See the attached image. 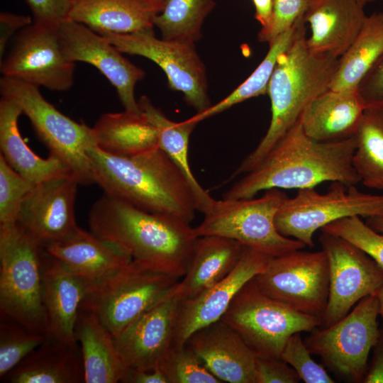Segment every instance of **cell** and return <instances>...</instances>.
Instances as JSON below:
<instances>
[{"instance_id": "1", "label": "cell", "mask_w": 383, "mask_h": 383, "mask_svg": "<svg viewBox=\"0 0 383 383\" xmlns=\"http://www.w3.org/2000/svg\"><path fill=\"white\" fill-rule=\"evenodd\" d=\"M356 145L355 135L335 142L316 141L298 121L255 168L233 184L223 199H250L274 188H314L324 182L356 185L360 182L353 165Z\"/></svg>"}, {"instance_id": "2", "label": "cell", "mask_w": 383, "mask_h": 383, "mask_svg": "<svg viewBox=\"0 0 383 383\" xmlns=\"http://www.w3.org/2000/svg\"><path fill=\"white\" fill-rule=\"evenodd\" d=\"M91 231L126 250L133 260L179 278L184 276L199 237L190 223L148 212L104 194L88 216Z\"/></svg>"}, {"instance_id": "3", "label": "cell", "mask_w": 383, "mask_h": 383, "mask_svg": "<svg viewBox=\"0 0 383 383\" xmlns=\"http://www.w3.org/2000/svg\"><path fill=\"white\" fill-rule=\"evenodd\" d=\"M95 183L109 196L142 210L191 222L196 210L191 186L180 169L160 148L137 155L87 150Z\"/></svg>"}, {"instance_id": "4", "label": "cell", "mask_w": 383, "mask_h": 383, "mask_svg": "<svg viewBox=\"0 0 383 383\" xmlns=\"http://www.w3.org/2000/svg\"><path fill=\"white\" fill-rule=\"evenodd\" d=\"M338 63V58L309 48L301 26L291 45L279 57L268 84L272 112L269 128L233 177L255 168L299 121L309 104L329 89Z\"/></svg>"}, {"instance_id": "5", "label": "cell", "mask_w": 383, "mask_h": 383, "mask_svg": "<svg viewBox=\"0 0 383 383\" xmlns=\"http://www.w3.org/2000/svg\"><path fill=\"white\" fill-rule=\"evenodd\" d=\"M43 245L18 223L0 225V317L48 335Z\"/></svg>"}, {"instance_id": "6", "label": "cell", "mask_w": 383, "mask_h": 383, "mask_svg": "<svg viewBox=\"0 0 383 383\" xmlns=\"http://www.w3.org/2000/svg\"><path fill=\"white\" fill-rule=\"evenodd\" d=\"M181 278L132 260L93 282L79 309L94 313L114 338L172 293Z\"/></svg>"}, {"instance_id": "7", "label": "cell", "mask_w": 383, "mask_h": 383, "mask_svg": "<svg viewBox=\"0 0 383 383\" xmlns=\"http://www.w3.org/2000/svg\"><path fill=\"white\" fill-rule=\"evenodd\" d=\"M0 91L1 97L17 104L28 118L49 155L62 161L79 184L95 183L87 153L90 146L96 145L92 128L62 113L33 84L2 76Z\"/></svg>"}, {"instance_id": "8", "label": "cell", "mask_w": 383, "mask_h": 383, "mask_svg": "<svg viewBox=\"0 0 383 383\" xmlns=\"http://www.w3.org/2000/svg\"><path fill=\"white\" fill-rule=\"evenodd\" d=\"M288 196L280 189L265 191L259 198L215 199L201 223L194 228L197 237L218 235L235 240L246 248L270 257L301 250V241L280 234L274 218Z\"/></svg>"}, {"instance_id": "9", "label": "cell", "mask_w": 383, "mask_h": 383, "mask_svg": "<svg viewBox=\"0 0 383 383\" xmlns=\"http://www.w3.org/2000/svg\"><path fill=\"white\" fill-rule=\"evenodd\" d=\"M254 277L237 293L221 319L239 335L256 357L280 358L293 333L310 332L321 326V319L270 297L260 289Z\"/></svg>"}, {"instance_id": "10", "label": "cell", "mask_w": 383, "mask_h": 383, "mask_svg": "<svg viewBox=\"0 0 383 383\" xmlns=\"http://www.w3.org/2000/svg\"><path fill=\"white\" fill-rule=\"evenodd\" d=\"M382 215L383 194H367L356 185L332 182L325 194H319L313 188L298 189L294 197L284 201L274 223L282 235L312 248L314 233L335 221L353 216L369 218Z\"/></svg>"}, {"instance_id": "11", "label": "cell", "mask_w": 383, "mask_h": 383, "mask_svg": "<svg viewBox=\"0 0 383 383\" xmlns=\"http://www.w3.org/2000/svg\"><path fill=\"white\" fill-rule=\"evenodd\" d=\"M379 315L377 294L368 295L334 324L310 331L304 341L330 370L350 382H362L379 335Z\"/></svg>"}, {"instance_id": "12", "label": "cell", "mask_w": 383, "mask_h": 383, "mask_svg": "<svg viewBox=\"0 0 383 383\" xmlns=\"http://www.w3.org/2000/svg\"><path fill=\"white\" fill-rule=\"evenodd\" d=\"M254 279L270 297L321 319L330 287L328 260L323 250H296L272 257L265 270Z\"/></svg>"}, {"instance_id": "13", "label": "cell", "mask_w": 383, "mask_h": 383, "mask_svg": "<svg viewBox=\"0 0 383 383\" xmlns=\"http://www.w3.org/2000/svg\"><path fill=\"white\" fill-rule=\"evenodd\" d=\"M123 53L149 59L165 73L169 87L180 91L196 113L211 106L205 66L194 43L155 37L153 29L101 35Z\"/></svg>"}, {"instance_id": "14", "label": "cell", "mask_w": 383, "mask_h": 383, "mask_svg": "<svg viewBox=\"0 0 383 383\" xmlns=\"http://www.w3.org/2000/svg\"><path fill=\"white\" fill-rule=\"evenodd\" d=\"M319 242L329 265V296L319 327H328L347 315L364 297L383 286V270L349 241L321 231Z\"/></svg>"}, {"instance_id": "15", "label": "cell", "mask_w": 383, "mask_h": 383, "mask_svg": "<svg viewBox=\"0 0 383 383\" xmlns=\"http://www.w3.org/2000/svg\"><path fill=\"white\" fill-rule=\"evenodd\" d=\"M58 23L34 21L22 29L1 61L2 76L53 91L70 89L75 62L68 60L62 51Z\"/></svg>"}, {"instance_id": "16", "label": "cell", "mask_w": 383, "mask_h": 383, "mask_svg": "<svg viewBox=\"0 0 383 383\" xmlns=\"http://www.w3.org/2000/svg\"><path fill=\"white\" fill-rule=\"evenodd\" d=\"M60 45L65 57L95 67L116 90L125 110L140 113L135 97L136 83L145 72L128 61L106 38L87 26L66 18L57 26Z\"/></svg>"}, {"instance_id": "17", "label": "cell", "mask_w": 383, "mask_h": 383, "mask_svg": "<svg viewBox=\"0 0 383 383\" xmlns=\"http://www.w3.org/2000/svg\"><path fill=\"white\" fill-rule=\"evenodd\" d=\"M179 300L178 296L170 294L113 338L127 367L148 370L159 367L174 346Z\"/></svg>"}, {"instance_id": "18", "label": "cell", "mask_w": 383, "mask_h": 383, "mask_svg": "<svg viewBox=\"0 0 383 383\" xmlns=\"http://www.w3.org/2000/svg\"><path fill=\"white\" fill-rule=\"evenodd\" d=\"M272 257L245 247L238 263L228 276L194 298L180 299L174 346L184 345L194 331L220 320L240 289L264 271Z\"/></svg>"}, {"instance_id": "19", "label": "cell", "mask_w": 383, "mask_h": 383, "mask_svg": "<svg viewBox=\"0 0 383 383\" xmlns=\"http://www.w3.org/2000/svg\"><path fill=\"white\" fill-rule=\"evenodd\" d=\"M78 182L72 176L35 184L26 195L18 223L42 245L62 240L78 226L74 201Z\"/></svg>"}, {"instance_id": "20", "label": "cell", "mask_w": 383, "mask_h": 383, "mask_svg": "<svg viewBox=\"0 0 383 383\" xmlns=\"http://www.w3.org/2000/svg\"><path fill=\"white\" fill-rule=\"evenodd\" d=\"M185 344L221 382L255 383L256 356L221 319L194 331Z\"/></svg>"}, {"instance_id": "21", "label": "cell", "mask_w": 383, "mask_h": 383, "mask_svg": "<svg viewBox=\"0 0 383 383\" xmlns=\"http://www.w3.org/2000/svg\"><path fill=\"white\" fill-rule=\"evenodd\" d=\"M42 272L48 334L64 341L77 343L76 321L81 303L93 282L70 270L44 248Z\"/></svg>"}, {"instance_id": "22", "label": "cell", "mask_w": 383, "mask_h": 383, "mask_svg": "<svg viewBox=\"0 0 383 383\" xmlns=\"http://www.w3.org/2000/svg\"><path fill=\"white\" fill-rule=\"evenodd\" d=\"M360 0H309L304 21L311 35L309 48L339 58L353 43L367 16Z\"/></svg>"}, {"instance_id": "23", "label": "cell", "mask_w": 383, "mask_h": 383, "mask_svg": "<svg viewBox=\"0 0 383 383\" xmlns=\"http://www.w3.org/2000/svg\"><path fill=\"white\" fill-rule=\"evenodd\" d=\"M43 248L70 270L91 282L112 274L133 260L118 245L79 227Z\"/></svg>"}, {"instance_id": "24", "label": "cell", "mask_w": 383, "mask_h": 383, "mask_svg": "<svg viewBox=\"0 0 383 383\" xmlns=\"http://www.w3.org/2000/svg\"><path fill=\"white\" fill-rule=\"evenodd\" d=\"M365 109L357 91L328 89L309 104L299 121L316 141H340L355 135Z\"/></svg>"}, {"instance_id": "25", "label": "cell", "mask_w": 383, "mask_h": 383, "mask_svg": "<svg viewBox=\"0 0 383 383\" xmlns=\"http://www.w3.org/2000/svg\"><path fill=\"white\" fill-rule=\"evenodd\" d=\"M162 6L150 0H72L67 18L99 35L153 29Z\"/></svg>"}, {"instance_id": "26", "label": "cell", "mask_w": 383, "mask_h": 383, "mask_svg": "<svg viewBox=\"0 0 383 383\" xmlns=\"http://www.w3.org/2000/svg\"><path fill=\"white\" fill-rule=\"evenodd\" d=\"M1 380L10 383L84 382L79 343L48 334L43 343Z\"/></svg>"}, {"instance_id": "27", "label": "cell", "mask_w": 383, "mask_h": 383, "mask_svg": "<svg viewBox=\"0 0 383 383\" xmlns=\"http://www.w3.org/2000/svg\"><path fill=\"white\" fill-rule=\"evenodd\" d=\"M245 246L218 235L199 237L186 274L172 292L180 299H192L228 276L238 263Z\"/></svg>"}, {"instance_id": "28", "label": "cell", "mask_w": 383, "mask_h": 383, "mask_svg": "<svg viewBox=\"0 0 383 383\" xmlns=\"http://www.w3.org/2000/svg\"><path fill=\"white\" fill-rule=\"evenodd\" d=\"M21 113L17 104L1 98L0 154L9 165L33 184L60 177H73L70 169L60 160L51 155L48 158L40 157L30 149L18 127Z\"/></svg>"}, {"instance_id": "29", "label": "cell", "mask_w": 383, "mask_h": 383, "mask_svg": "<svg viewBox=\"0 0 383 383\" xmlns=\"http://www.w3.org/2000/svg\"><path fill=\"white\" fill-rule=\"evenodd\" d=\"M74 335L81 350L84 383L121 382L127 367L116 350L113 337L97 316L79 309Z\"/></svg>"}, {"instance_id": "30", "label": "cell", "mask_w": 383, "mask_h": 383, "mask_svg": "<svg viewBox=\"0 0 383 383\" xmlns=\"http://www.w3.org/2000/svg\"><path fill=\"white\" fill-rule=\"evenodd\" d=\"M92 128L96 145L109 154L129 156L159 148L155 128L142 111L104 113Z\"/></svg>"}, {"instance_id": "31", "label": "cell", "mask_w": 383, "mask_h": 383, "mask_svg": "<svg viewBox=\"0 0 383 383\" xmlns=\"http://www.w3.org/2000/svg\"><path fill=\"white\" fill-rule=\"evenodd\" d=\"M138 104L140 111L155 128L158 147L183 172L194 195L196 210L204 214L215 199L198 182L188 160L189 137L197 123L188 119L182 122L171 121L146 96H142Z\"/></svg>"}, {"instance_id": "32", "label": "cell", "mask_w": 383, "mask_h": 383, "mask_svg": "<svg viewBox=\"0 0 383 383\" xmlns=\"http://www.w3.org/2000/svg\"><path fill=\"white\" fill-rule=\"evenodd\" d=\"M383 52V13L367 16L358 35L338 58L329 89L357 91L369 70Z\"/></svg>"}, {"instance_id": "33", "label": "cell", "mask_w": 383, "mask_h": 383, "mask_svg": "<svg viewBox=\"0 0 383 383\" xmlns=\"http://www.w3.org/2000/svg\"><path fill=\"white\" fill-rule=\"evenodd\" d=\"M304 23V20H301L292 28L278 35L269 43L270 48L263 60L242 84L223 99L204 111L196 113L188 120L198 123L247 99L267 94L279 57L289 48L299 29Z\"/></svg>"}, {"instance_id": "34", "label": "cell", "mask_w": 383, "mask_h": 383, "mask_svg": "<svg viewBox=\"0 0 383 383\" xmlns=\"http://www.w3.org/2000/svg\"><path fill=\"white\" fill-rule=\"evenodd\" d=\"M355 138L353 165L360 182L383 190V109H365Z\"/></svg>"}, {"instance_id": "35", "label": "cell", "mask_w": 383, "mask_h": 383, "mask_svg": "<svg viewBox=\"0 0 383 383\" xmlns=\"http://www.w3.org/2000/svg\"><path fill=\"white\" fill-rule=\"evenodd\" d=\"M215 5L214 0H164L154 26L163 39L195 43L201 38L204 21Z\"/></svg>"}, {"instance_id": "36", "label": "cell", "mask_w": 383, "mask_h": 383, "mask_svg": "<svg viewBox=\"0 0 383 383\" xmlns=\"http://www.w3.org/2000/svg\"><path fill=\"white\" fill-rule=\"evenodd\" d=\"M46 335L30 331L15 321L1 318V379L39 347Z\"/></svg>"}, {"instance_id": "37", "label": "cell", "mask_w": 383, "mask_h": 383, "mask_svg": "<svg viewBox=\"0 0 383 383\" xmlns=\"http://www.w3.org/2000/svg\"><path fill=\"white\" fill-rule=\"evenodd\" d=\"M159 367L169 383H221L186 344L174 346Z\"/></svg>"}, {"instance_id": "38", "label": "cell", "mask_w": 383, "mask_h": 383, "mask_svg": "<svg viewBox=\"0 0 383 383\" xmlns=\"http://www.w3.org/2000/svg\"><path fill=\"white\" fill-rule=\"evenodd\" d=\"M339 236L369 255L383 270V233H379L353 216L335 221L321 229Z\"/></svg>"}, {"instance_id": "39", "label": "cell", "mask_w": 383, "mask_h": 383, "mask_svg": "<svg viewBox=\"0 0 383 383\" xmlns=\"http://www.w3.org/2000/svg\"><path fill=\"white\" fill-rule=\"evenodd\" d=\"M33 186L0 154V225L18 223L22 202Z\"/></svg>"}, {"instance_id": "40", "label": "cell", "mask_w": 383, "mask_h": 383, "mask_svg": "<svg viewBox=\"0 0 383 383\" xmlns=\"http://www.w3.org/2000/svg\"><path fill=\"white\" fill-rule=\"evenodd\" d=\"M311 355L301 332H296L287 340L280 358L291 365L306 383L335 382L325 368L315 362Z\"/></svg>"}, {"instance_id": "41", "label": "cell", "mask_w": 383, "mask_h": 383, "mask_svg": "<svg viewBox=\"0 0 383 383\" xmlns=\"http://www.w3.org/2000/svg\"><path fill=\"white\" fill-rule=\"evenodd\" d=\"M308 2L309 0H273L270 21L267 27L260 29L259 41L270 43L304 19Z\"/></svg>"}, {"instance_id": "42", "label": "cell", "mask_w": 383, "mask_h": 383, "mask_svg": "<svg viewBox=\"0 0 383 383\" xmlns=\"http://www.w3.org/2000/svg\"><path fill=\"white\" fill-rule=\"evenodd\" d=\"M295 370L281 358L256 357L255 383H298Z\"/></svg>"}, {"instance_id": "43", "label": "cell", "mask_w": 383, "mask_h": 383, "mask_svg": "<svg viewBox=\"0 0 383 383\" xmlns=\"http://www.w3.org/2000/svg\"><path fill=\"white\" fill-rule=\"evenodd\" d=\"M357 91L365 108L383 109V52L362 79Z\"/></svg>"}, {"instance_id": "44", "label": "cell", "mask_w": 383, "mask_h": 383, "mask_svg": "<svg viewBox=\"0 0 383 383\" xmlns=\"http://www.w3.org/2000/svg\"><path fill=\"white\" fill-rule=\"evenodd\" d=\"M35 21L57 24L67 18L72 0H25Z\"/></svg>"}, {"instance_id": "45", "label": "cell", "mask_w": 383, "mask_h": 383, "mask_svg": "<svg viewBox=\"0 0 383 383\" xmlns=\"http://www.w3.org/2000/svg\"><path fill=\"white\" fill-rule=\"evenodd\" d=\"M32 23L30 16L8 11L0 13V61L2 60L11 38L16 31H21Z\"/></svg>"}, {"instance_id": "46", "label": "cell", "mask_w": 383, "mask_h": 383, "mask_svg": "<svg viewBox=\"0 0 383 383\" xmlns=\"http://www.w3.org/2000/svg\"><path fill=\"white\" fill-rule=\"evenodd\" d=\"M363 383H383V326L379 328Z\"/></svg>"}, {"instance_id": "47", "label": "cell", "mask_w": 383, "mask_h": 383, "mask_svg": "<svg viewBox=\"0 0 383 383\" xmlns=\"http://www.w3.org/2000/svg\"><path fill=\"white\" fill-rule=\"evenodd\" d=\"M121 382L126 383H169L160 367L143 370L126 367Z\"/></svg>"}, {"instance_id": "48", "label": "cell", "mask_w": 383, "mask_h": 383, "mask_svg": "<svg viewBox=\"0 0 383 383\" xmlns=\"http://www.w3.org/2000/svg\"><path fill=\"white\" fill-rule=\"evenodd\" d=\"M255 7V18L260 23L261 28L267 27L270 21L273 0H252Z\"/></svg>"}, {"instance_id": "49", "label": "cell", "mask_w": 383, "mask_h": 383, "mask_svg": "<svg viewBox=\"0 0 383 383\" xmlns=\"http://www.w3.org/2000/svg\"><path fill=\"white\" fill-rule=\"evenodd\" d=\"M365 223L373 230L383 233V215L367 218Z\"/></svg>"}, {"instance_id": "50", "label": "cell", "mask_w": 383, "mask_h": 383, "mask_svg": "<svg viewBox=\"0 0 383 383\" xmlns=\"http://www.w3.org/2000/svg\"><path fill=\"white\" fill-rule=\"evenodd\" d=\"M379 304V316H381L383 323V286L377 293Z\"/></svg>"}, {"instance_id": "51", "label": "cell", "mask_w": 383, "mask_h": 383, "mask_svg": "<svg viewBox=\"0 0 383 383\" xmlns=\"http://www.w3.org/2000/svg\"><path fill=\"white\" fill-rule=\"evenodd\" d=\"M154 3L161 6L162 7L164 0H150Z\"/></svg>"}, {"instance_id": "52", "label": "cell", "mask_w": 383, "mask_h": 383, "mask_svg": "<svg viewBox=\"0 0 383 383\" xmlns=\"http://www.w3.org/2000/svg\"><path fill=\"white\" fill-rule=\"evenodd\" d=\"M361 1H362L364 4H367V3H370V2H372L374 1V0H360Z\"/></svg>"}]
</instances>
